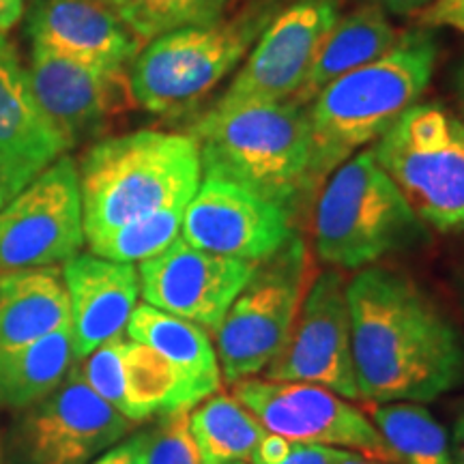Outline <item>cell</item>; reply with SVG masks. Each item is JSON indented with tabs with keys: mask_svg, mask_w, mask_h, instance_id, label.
Masks as SVG:
<instances>
[{
	"mask_svg": "<svg viewBox=\"0 0 464 464\" xmlns=\"http://www.w3.org/2000/svg\"><path fill=\"white\" fill-rule=\"evenodd\" d=\"M92 464H147V430L133 434L121 445L108 450Z\"/></svg>",
	"mask_w": 464,
	"mask_h": 464,
	"instance_id": "4dcf8cb0",
	"label": "cell"
},
{
	"mask_svg": "<svg viewBox=\"0 0 464 464\" xmlns=\"http://www.w3.org/2000/svg\"><path fill=\"white\" fill-rule=\"evenodd\" d=\"M127 335L158 351L177 370L194 404H200L222 387L216 344H211L207 329L200 324L142 304L136 305L127 323Z\"/></svg>",
	"mask_w": 464,
	"mask_h": 464,
	"instance_id": "603a6c76",
	"label": "cell"
},
{
	"mask_svg": "<svg viewBox=\"0 0 464 464\" xmlns=\"http://www.w3.org/2000/svg\"><path fill=\"white\" fill-rule=\"evenodd\" d=\"M73 362L69 323L33 344L0 353V406L22 409L42 402L61 385Z\"/></svg>",
	"mask_w": 464,
	"mask_h": 464,
	"instance_id": "cb8c5ba5",
	"label": "cell"
},
{
	"mask_svg": "<svg viewBox=\"0 0 464 464\" xmlns=\"http://www.w3.org/2000/svg\"><path fill=\"white\" fill-rule=\"evenodd\" d=\"M86 243L172 202H189L202 177L198 144L140 130L92 144L78 168Z\"/></svg>",
	"mask_w": 464,
	"mask_h": 464,
	"instance_id": "277c9868",
	"label": "cell"
},
{
	"mask_svg": "<svg viewBox=\"0 0 464 464\" xmlns=\"http://www.w3.org/2000/svg\"><path fill=\"white\" fill-rule=\"evenodd\" d=\"M189 411L177 409L160 415L147 430V464H202L189 430Z\"/></svg>",
	"mask_w": 464,
	"mask_h": 464,
	"instance_id": "f1b7e54d",
	"label": "cell"
},
{
	"mask_svg": "<svg viewBox=\"0 0 464 464\" xmlns=\"http://www.w3.org/2000/svg\"><path fill=\"white\" fill-rule=\"evenodd\" d=\"M277 464H334V448L293 443L290 454Z\"/></svg>",
	"mask_w": 464,
	"mask_h": 464,
	"instance_id": "d6a6232c",
	"label": "cell"
},
{
	"mask_svg": "<svg viewBox=\"0 0 464 464\" xmlns=\"http://www.w3.org/2000/svg\"><path fill=\"white\" fill-rule=\"evenodd\" d=\"M462 415H464V413H462Z\"/></svg>",
	"mask_w": 464,
	"mask_h": 464,
	"instance_id": "b9f144b4",
	"label": "cell"
},
{
	"mask_svg": "<svg viewBox=\"0 0 464 464\" xmlns=\"http://www.w3.org/2000/svg\"><path fill=\"white\" fill-rule=\"evenodd\" d=\"M359 398L426 404L464 379V340L409 276L365 266L346 282Z\"/></svg>",
	"mask_w": 464,
	"mask_h": 464,
	"instance_id": "6da1fadb",
	"label": "cell"
},
{
	"mask_svg": "<svg viewBox=\"0 0 464 464\" xmlns=\"http://www.w3.org/2000/svg\"><path fill=\"white\" fill-rule=\"evenodd\" d=\"M213 464H246L243 460H230V462H213Z\"/></svg>",
	"mask_w": 464,
	"mask_h": 464,
	"instance_id": "60d3db41",
	"label": "cell"
},
{
	"mask_svg": "<svg viewBox=\"0 0 464 464\" xmlns=\"http://www.w3.org/2000/svg\"><path fill=\"white\" fill-rule=\"evenodd\" d=\"M26 33L34 45L127 78L142 44L102 0H37Z\"/></svg>",
	"mask_w": 464,
	"mask_h": 464,
	"instance_id": "ac0fdd59",
	"label": "cell"
},
{
	"mask_svg": "<svg viewBox=\"0 0 464 464\" xmlns=\"http://www.w3.org/2000/svg\"><path fill=\"white\" fill-rule=\"evenodd\" d=\"M127 26L133 37L147 45L161 34L202 26L224 17L237 0H102Z\"/></svg>",
	"mask_w": 464,
	"mask_h": 464,
	"instance_id": "4316f807",
	"label": "cell"
},
{
	"mask_svg": "<svg viewBox=\"0 0 464 464\" xmlns=\"http://www.w3.org/2000/svg\"><path fill=\"white\" fill-rule=\"evenodd\" d=\"M232 396L246 406L266 432L295 443L346 450L368 460L396 464L385 439L368 415L332 390L310 382L243 379Z\"/></svg>",
	"mask_w": 464,
	"mask_h": 464,
	"instance_id": "9c48e42d",
	"label": "cell"
},
{
	"mask_svg": "<svg viewBox=\"0 0 464 464\" xmlns=\"http://www.w3.org/2000/svg\"><path fill=\"white\" fill-rule=\"evenodd\" d=\"M84 243L80 174L69 155L0 208V271L67 263Z\"/></svg>",
	"mask_w": 464,
	"mask_h": 464,
	"instance_id": "30bf717a",
	"label": "cell"
},
{
	"mask_svg": "<svg viewBox=\"0 0 464 464\" xmlns=\"http://www.w3.org/2000/svg\"><path fill=\"white\" fill-rule=\"evenodd\" d=\"M460 295H462V304H464V271H462V276H460Z\"/></svg>",
	"mask_w": 464,
	"mask_h": 464,
	"instance_id": "ab89813d",
	"label": "cell"
},
{
	"mask_svg": "<svg viewBox=\"0 0 464 464\" xmlns=\"http://www.w3.org/2000/svg\"><path fill=\"white\" fill-rule=\"evenodd\" d=\"M421 28H451L464 37V0H432L417 14Z\"/></svg>",
	"mask_w": 464,
	"mask_h": 464,
	"instance_id": "f546056e",
	"label": "cell"
},
{
	"mask_svg": "<svg viewBox=\"0 0 464 464\" xmlns=\"http://www.w3.org/2000/svg\"><path fill=\"white\" fill-rule=\"evenodd\" d=\"M293 443L295 440H288L280 437V434H274V432H266L263 440L258 443L256 451H254L252 456V464H277L282 462L284 458L290 454V450H293Z\"/></svg>",
	"mask_w": 464,
	"mask_h": 464,
	"instance_id": "1f68e13d",
	"label": "cell"
},
{
	"mask_svg": "<svg viewBox=\"0 0 464 464\" xmlns=\"http://www.w3.org/2000/svg\"><path fill=\"white\" fill-rule=\"evenodd\" d=\"M370 420L396 464H454L448 432L417 402H370Z\"/></svg>",
	"mask_w": 464,
	"mask_h": 464,
	"instance_id": "484cf974",
	"label": "cell"
},
{
	"mask_svg": "<svg viewBox=\"0 0 464 464\" xmlns=\"http://www.w3.org/2000/svg\"><path fill=\"white\" fill-rule=\"evenodd\" d=\"M11 198H9V194H7V189H5V183H3V179H0V208H3L5 205H7Z\"/></svg>",
	"mask_w": 464,
	"mask_h": 464,
	"instance_id": "f35d334b",
	"label": "cell"
},
{
	"mask_svg": "<svg viewBox=\"0 0 464 464\" xmlns=\"http://www.w3.org/2000/svg\"><path fill=\"white\" fill-rule=\"evenodd\" d=\"M334 464H382V462L368 460V458L359 456V454H355V451L334 450Z\"/></svg>",
	"mask_w": 464,
	"mask_h": 464,
	"instance_id": "74e56055",
	"label": "cell"
},
{
	"mask_svg": "<svg viewBox=\"0 0 464 464\" xmlns=\"http://www.w3.org/2000/svg\"><path fill=\"white\" fill-rule=\"evenodd\" d=\"M72 323L63 274L52 266L0 276V353L15 351Z\"/></svg>",
	"mask_w": 464,
	"mask_h": 464,
	"instance_id": "44dd1931",
	"label": "cell"
},
{
	"mask_svg": "<svg viewBox=\"0 0 464 464\" xmlns=\"http://www.w3.org/2000/svg\"><path fill=\"white\" fill-rule=\"evenodd\" d=\"M24 14V0H0V34L11 31Z\"/></svg>",
	"mask_w": 464,
	"mask_h": 464,
	"instance_id": "e575fe53",
	"label": "cell"
},
{
	"mask_svg": "<svg viewBox=\"0 0 464 464\" xmlns=\"http://www.w3.org/2000/svg\"><path fill=\"white\" fill-rule=\"evenodd\" d=\"M72 307V346L75 362L121 340L138 305L140 277L130 263L78 254L61 269Z\"/></svg>",
	"mask_w": 464,
	"mask_h": 464,
	"instance_id": "ffe728a7",
	"label": "cell"
},
{
	"mask_svg": "<svg viewBox=\"0 0 464 464\" xmlns=\"http://www.w3.org/2000/svg\"><path fill=\"white\" fill-rule=\"evenodd\" d=\"M368 3L379 5V7L385 9L387 14L411 15V14H420V11L426 9L432 0H368Z\"/></svg>",
	"mask_w": 464,
	"mask_h": 464,
	"instance_id": "836d02e7",
	"label": "cell"
},
{
	"mask_svg": "<svg viewBox=\"0 0 464 464\" xmlns=\"http://www.w3.org/2000/svg\"><path fill=\"white\" fill-rule=\"evenodd\" d=\"M72 149L34 100L15 45L0 34V179L9 198Z\"/></svg>",
	"mask_w": 464,
	"mask_h": 464,
	"instance_id": "e0dca14e",
	"label": "cell"
},
{
	"mask_svg": "<svg viewBox=\"0 0 464 464\" xmlns=\"http://www.w3.org/2000/svg\"><path fill=\"white\" fill-rule=\"evenodd\" d=\"M258 263L191 247L181 237L140 263V293L149 305L211 329L222 324Z\"/></svg>",
	"mask_w": 464,
	"mask_h": 464,
	"instance_id": "5bb4252c",
	"label": "cell"
},
{
	"mask_svg": "<svg viewBox=\"0 0 464 464\" xmlns=\"http://www.w3.org/2000/svg\"><path fill=\"white\" fill-rule=\"evenodd\" d=\"M451 91H454L458 116H460V121L464 123V58L458 63L454 75H451Z\"/></svg>",
	"mask_w": 464,
	"mask_h": 464,
	"instance_id": "d590c367",
	"label": "cell"
},
{
	"mask_svg": "<svg viewBox=\"0 0 464 464\" xmlns=\"http://www.w3.org/2000/svg\"><path fill=\"white\" fill-rule=\"evenodd\" d=\"M340 15L342 0H288L232 75L228 89L207 110L224 112L293 100Z\"/></svg>",
	"mask_w": 464,
	"mask_h": 464,
	"instance_id": "8fae6325",
	"label": "cell"
},
{
	"mask_svg": "<svg viewBox=\"0 0 464 464\" xmlns=\"http://www.w3.org/2000/svg\"><path fill=\"white\" fill-rule=\"evenodd\" d=\"M263 379L310 382L346 400L359 398L346 282L338 271L314 277L297 321L263 370Z\"/></svg>",
	"mask_w": 464,
	"mask_h": 464,
	"instance_id": "7c38bea8",
	"label": "cell"
},
{
	"mask_svg": "<svg viewBox=\"0 0 464 464\" xmlns=\"http://www.w3.org/2000/svg\"><path fill=\"white\" fill-rule=\"evenodd\" d=\"M188 136L198 144L202 172L222 174L276 202L290 218L314 196L310 179V110L293 100L235 110H205Z\"/></svg>",
	"mask_w": 464,
	"mask_h": 464,
	"instance_id": "3957f363",
	"label": "cell"
},
{
	"mask_svg": "<svg viewBox=\"0 0 464 464\" xmlns=\"http://www.w3.org/2000/svg\"><path fill=\"white\" fill-rule=\"evenodd\" d=\"M293 235L288 211L211 172H202L181 226V239L191 247L249 263H263Z\"/></svg>",
	"mask_w": 464,
	"mask_h": 464,
	"instance_id": "4fadbf2b",
	"label": "cell"
},
{
	"mask_svg": "<svg viewBox=\"0 0 464 464\" xmlns=\"http://www.w3.org/2000/svg\"><path fill=\"white\" fill-rule=\"evenodd\" d=\"M288 0H247L211 24L153 39L127 69V91L153 114H185L241 67Z\"/></svg>",
	"mask_w": 464,
	"mask_h": 464,
	"instance_id": "5b68a950",
	"label": "cell"
},
{
	"mask_svg": "<svg viewBox=\"0 0 464 464\" xmlns=\"http://www.w3.org/2000/svg\"><path fill=\"white\" fill-rule=\"evenodd\" d=\"M26 75L34 100L72 147L102 131L119 108L121 86L127 84V78L97 72L34 44Z\"/></svg>",
	"mask_w": 464,
	"mask_h": 464,
	"instance_id": "d6986e66",
	"label": "cell"
},
{
	"mask_svg": "<svg viewBox=\"0 0 464 464\" xmlns=\"http://www.w3.org/2000/svg\"><path fill=\"white\" fill-rule=\"evenodd\" d=\"M189 430L202 464L252 460L265 426L232 393H213L189 411Z\"/></svg>",
	"mask_w": 464,
	"mask_h": 464,
	"instance_id": "d4e9b609",
	"label": "cell"
},
{
	"mask_svg": "<svg viewBox=\"0 0 464 464\" xmlns=\"http://www.w3.org/2000/svg\"><path fill=\"white\" fill-rule=\"evenodd\" d=\"M400 34L402 33L393 26L387 11L368 0L342 14L318 48L293 102L307 106L334 80L390 52L398 44Z\"/></svg>",
	"mask_w": 464,
	"mask_h": 464,
	"instance_id": "7402d4cb",
	"label": "cell"
},
{
	"mask_svg": "<svg viewBox=\"0 0 464 464\" xmlns=\"http://www.w3.org/2000/svg\"><path fill=\"white\" fill-rule=\"evenodd\" d=\"M189 202H172L149 216L136 218L100 239L89 241L91 254L114 263H142L158 256L181 237L185 208Z\"/></svg>",
	"mask_w": 464,
	"mask_h": 464,
	"instance_id": "83f0119b",
	"label": "cell"
},
{
	"mask_svg": "<svg viewBox=\"0 0 464 464\" xmlns=\"http://www.w3.org/2000/svg\"><path fill=\"white\" fill-rule=\"evenodd\" d=\"M82 362L80 370L97 396L133 423L196 406L177 370L140 342H108Z\"/></svg>",
	"mask_w": 464,
	"mask_h": 464,
	"instance_id": "2e32d148",
	"label": "cell"
},
{
	"mask_svg": "<svg viewBox=\"0 0 464 464\" xmlns=\"http://www.w3.org/2000/svg\"><path fill=\"white\" fill-rule=\"evenodd\" d=\"M439 44L430 28L400 34L398 44L368 65L327 84L307 103L312 127V188L348 158L372 144L415 106L430 84Z\"/></svg>",
	"mask_w": 464,
	"mask_h": 464,
	"instance_id": "7a4b0ae2",
	"label": "cell"
},
{
	"mask_svg": "<svg viewBox=\"0 0 464 464\" xmlns=\"http://www.w3.org/2000/svg\"><path fill=\"white\" fill-rule=\"evenodd\" d=\"M372 153L423 224L464 230V123L440 103L411 106Z\"/></svg>",
	"mask_w": 464,
	"mask_h": 464,
	"instance_id": "52a82bcc",
	"label": "cell"
},
{
	"mask_svg": "<svg viewBox=\"0 0 464 464\" xmlns=\"http://www.w3.org/2000/svg\"><path fill=\"white\" fill-rule=\"evenodd\" d=\"M131 426L133 421L97 396L73 363L61 385L26 417V456L31 464H86L119 443Z\"/></svg>",
	"mask_w": 464,
	"mask_h": 464,
	"instance_id": "9a60e30c",
	"label": "cell"
},
{
	"mask_svg": "<svg viewBox=\"0 0 464 464\" xmlns=\"http://www.w3.org/2000/svg\"><path fill=\"white\" fill-rule=\"evenodd\" d=\"M314 282L305 241L295 232L256 265L216 332V353L228 382L263 372L286 342Z\"/></svg>",
	"mask_w": 464,
	"mask_h": 464,
	"instance_id": "ba28073f",
	"label": "cell"
},
{
	"mask_svg": "<svg viewBox=\"0 0 464 464\" xmlns=\"http://www.w3.org/2000/svg\"><path fill=\"white\" fill-rule=\"evenodd\" d=\"M428 239L426 224L376 161L372 149L348 158L324 179L314 211V246L335 269H363Z\"/></svg>",
	"mask_w": 464,
	"mask_h": 464,
	"instance_id": "8992f818",
	"label": "cell"
},
{
	"mask_svg": "<svg viewBox=\"0 0 464 464\" xmlns=\"http://www.w3.org/2000/svg\"><path fill=\"white\" fill-rule=\"evenodd\" d=\"M451 451H454V464H464V415L458 420L454 428V445H451Z\"/></svg>",
	"mask_w": 464,
	"mask_h": 464,
	"instance_id": "8d00e7d4",
	"label": "cell"
}]
</instances>
